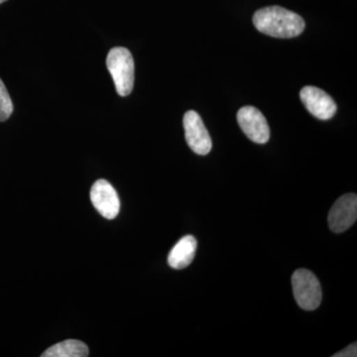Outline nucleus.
Masks as SVG:
<instances>
[{"mask_svg":"<svg viewBox=\"0 0 357 357\" xmlns=\"http://www.w3.org/2000/svg\"><path fill=\"white\" fill-rule=\"evenodd\" d=\"M258 31L276 38H293L304 31L305 21L299 14L280 6L259 9L253 15Z\"/></svg>","mask_w":357,"mask_h":357,"instance_id":"nucleus-1","label":"nucleus"},{"mask_svg":"<svg viewBox=\"0 0 357 357\" xmlns=\"http://www.w3.org/2000/svg\"><path fill=\"white\" fill-rule=\"evenodd\" d=\"M115 89L121 96H128L134 86V60L132 54L123 47H115L109 51L107 59Z\"/></svg>","mask_w":357,"mask_h":357,"instance_id":"nucleus-2","label":"nucleus"},{"mask_svg":"<svg viewBox=\"0 0 357 357\" xmlns=\"http://www.w3.org/2000/svg\"><path fill=\"white\" fill-rule=\"evenodd\" d=\"M294 297L303 310L318 309L323 299L321 284L316 275L307 269H299L292 276Z\"/></svg>","mask_w":357,"mask_h":357,"instance_id":"nucleus-3","label":"nucleus"},{"mask_svg":"<svg viewBox=\"0 0 357 357\" xmlns=\"http://www.w3.org/2000/svg\"><path fill=\"white\" fill-rule=\"evenodd\" d=\"M185 137L188 145L198 155H208L213 148L210 134L201 116L194 110L184 115Z\"/></svg>","mask_w":357,"mask_h":357,"instance_id":"nucleus-4","label":"nucleus"},{"mask_svg":"<svg viewBox=\"0 0 357 357\" xmlns=\"http://www.w3.org/2000/svg\"><path fill=\"white\" fill-rule=\"evenodd\" d=\"M237 121L244 134L253 142L265 144L270 138V128L266 119L255 107H244L237 112Z\"/></svg>","mask_w":357,"mask_h":357,"instance_id":"nucleus-5","label":"nucleus"},{"mask_svg":"<svg viewBox=\"0 0 357 357\" xmlns=\"http://www.w3.org/2000/svg\"><path fill=\"white\" fill-rule=\"evenodd\" d=\"M91 201L103 218L114 220L121 211V201L112 185L107 180H98L91 190Z\"/></svg>","mask_w":357,"mask_h":357,"instance_id":"nucleus-6","label":"nucleus"},{"mask_svg":"<svg viewBox=\"0 0 357 357\" xmlns=\"http://www.w3.org/2000/svg\"><path fill=\"white\" fill-rule=\"evenodd\" d=\"M357 197L356 194H347L333 204L328 213V225L335 234H342L356 222Z\"/></svg>","mask_w":357,"mask_h":357,"instance_id":"nucleus-7","label":"nucleus"},{"mask_svg":"<svg viewBox=\"0 0 357 357\" xmlns=\"http://www.w3.org/2000/svg\"><path fill=\"white\" fill-rule=\"evenodd\" d=\"M300 98L311 114L321 121L332 119L337 112V107L335 100L325 91L316 86H307L303 88Z\"/></svg>","mask_w":357,"mask_h":357,"instance_id":"nucleus-8","label":"nucleus"},{"mask_svg":"<svg viewBox=\"0 0 357 357\" xmlns=\"http://www.w3.org/2000/svg\"><path fill=\"white\" fill-rule=\"evenodd\" d=\"M197 239L187 236L176 243L168 256V263L174 269H184L194 260L197 250Z\"/></svg>","mask_w":357,"mask_h":357,"instance_id":"nucleus-9","label":"nucleus"},{"mask_svg":"<svg viewBox=\"0 0 357 357\" xmlns=\"http://www.w3.org/2000/svg\"><path fill=\"white\" fill-rule=\"evenodd\" d=\"M89 351L88 345L81 340H68L49 347L42 357H86Z\"/></svg>","mask_w":357,"mask_h":357,"instance_id":"nucleus-10","label":"nucleus"},{"mask_svg":"<svg viewBox=\"0 0 357 357\" xmlns=\"http://www.w3.org/2000/svg\"><path fill=\"white\" fill-rule=\"evenodd\" d=\"M13 112V103L6 84L0 79V122L6 121Z\"/></svg>","mask_w":357,"mask_h":357,"instance_id":"nucleus-11","label":"nucleus"},{"mask_svg":"<svg viewBox=\"0 0 357 357\" xmlns=\"http://www.w3.org/2000/svg\"><path fill=\"white\" fill-rule=\"evenodd\" d=\"M333 357H356L357 356V347L356 342L349 345L345 347L342 351L337 352V354H333Z\"/></svg>","mask_w":357,"mask_h":357,"instance_id":"nucleus-12","label":"nucleus"},{"mask_svg":"<svg viewBox=\"0 0 357 357\" xmlns=\"http://www.w3.org/2000/svg\"><path fill=\"white\" fill-rule=\"evenodd\" d=\"M7 1V0H0V4L3 3V2Z\"/></svg>","mask_w":357,"mask_h":357,"instance_id":"nucleus-13","label":"nucleus"}]
</instances>
